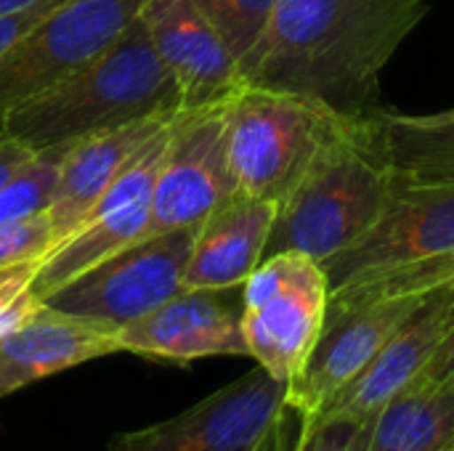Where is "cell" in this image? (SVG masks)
Returning a JSON list of instances; mask_svg holds the SVG:
<instances>
[{"label": "cell", "mask_w": 454, "mask_h": 451, "mask_svg": "<svg viewBox=\"0 0 454 451\" xmlns=\"http://www.w3.org/2000/svg\"><path fill=\"white\" fill-rule=\"evenodd\" d=\"M428 11L431 0H277L258 45L239 64L242 82L364 117L378 109L383 66Z\"/></svg>", "instance_id": "6da1fadb"}, {"label": "cell", "mask_w": 454, "mask_h": 451, "mask_svg": "<svg viewBox=\"0 0 454 451\" xmlns=\"http://www.w3.org/2000/svg\"><path fill=\"white\" fill-rule=\"evenodd\" d=\"M181 109L178 85L162 66L144 21L136 16L85 66L16 109L5 120L3 136L40 152Z\"/></svg>", "instance_id": "7a4b0ae2"}, {"label": "cell", "mask_w": 454, "mask_h": 451, "mask_svg": "<svg viewBox=\"0 0 454 451\" xmlns=\"http://www.w3.org/2000/svg\"><path fill=\"white\" fill-rule=\"evenodd\" d=\"M396 181L399 175L380 149L372 112L351 117L279 202L266 258L303 253L325 266L375 226Z\"/></svg>", "instance_id": "3957f363"}, {"label": "cell", "mask_w": 454, "mask_h": 451, "mask_svg": "<svg viewBox=\"0 0 454 451\" xmlns=\"http://www.w3.org/2000/svg\"><path fill=\"white\" fill-rule=\"evenodd\" d=\"M348 122L351 114L317 98L242 85L226 101V149L237 189L279 205Z\"/></svg>", "instance_id": "277c9868"}, {"label": "cell", "mask_w": 454, "mask_h": 451, "mask_svg": "<svg viewBox=\"0 0 454 451\" xmlns=\"http://www.w3.org/2000/svg\"><path fill=\"white\" fill-rule=\"evenodd\" d=\"M295 433L287 383L255 364L181 415L117 436L109 451H285Z\"/></svg>", "instance_id": "5b68a950"}, {"label": "cell", "mask_w": 454, "mask_h": 451, "mask_svg": "<svg viewBox=\"0 0 454 451\" xmlns=\"http://www.w3.org/2000/svg\"><path fill=\"white\" fill-rule=\"evenodd\" d=\"M330 306V282L314 258L277 253L242 284L247 356L271 377L290 383L314 351Z\"/></svg>", "instance_id": "8992f818"}, {"label": "cell", "mask_w": 454, "mask_h": 451, "mask_svg": "<svg viewBox=\"0 0 454 451\" xmlns=\"http://www.w3.org/2000/svg\"><path fill=\"white\" fill-rule=\"evenodd\" d=\"M144 0H59L0 53V136L5 120L98 56Z\"/></svg>", "instance_id": "52a82bcc"}, {"label": "cell", "mask_w": 454, "mask_h": 451, "mask_svg": "<svg viewBox=\"0 0 454 451\" xmlns=\"http://www.w3.org/2000/svg\"><path fill=\"white\" fill-rule=\"evenodd\" d=\"M194 234L197 226H184L144 237L51 292L45 303L120 330L184 290Z\"/></svg>", "instance_id": "ba28073f"}, {"label": "cell", "mask_w": 454, "mask_h": 451, "mask_svg": "<svg viewBox=\"0 0 454 451\" xmlns=\"http://www.w3.org/2000/svg\"><path fill=\"white\" fill-rule=\"evenodd\" d=\"M176 120L165 125L130 159V165L112 181V186L85 215V221L37 263L29 290L40 300H45L51 292H56L82 271L93 268L96 263L146 237L152 215V191Z\"/></svg>", "instance_id": "9c48e42d"}, {"label": "cell", "mask_w": 454, "mask_h": 451, "mask_svg": "<svg viewBox=\"0 0 454 451\" xmlns=\"http://www.w3.org/2000/svg\"><path fill=\"white\" fill-rule=\"evenodd\" d=\"M450 250H454V178L420 181L399 175L375 226L322 268L333 292Z\"/></svg>", "instance_id": "30bf717a"}, {"label": "cell", "mask_w": 454, "mask_h": 451, "mask_svg": "<svg viewBox=\"0 0 454 451\" xmlns=\"http://www.w3.org/2000/svg\"><path fill=\"white\" fill-rule=\"evenodd\" d=\"M226 101L178 112L154 181L146 237L200 226L237 191L226 149Z\"/></svg>", "instance_id": "8fae6325"}, {"label": "cell", "mask_w": 454, "mask_h": 451, "mask_svg": "<svg viewBox=\"0 0 454 451\" xmlns=\"http://www.w3.org/2000/svg\"><path fill=\"white\" fill-rule=\"evenodd\" d=\"M426 298H380L327 311L314 351L303 369L287 383V407L293 415L303 420L325 409L380 354Z\"/></svg>", "instance_id": "7c38bea8"}, {"label": "cell", "mask_w": 454, "mask_h": 451, "mask_svg": "<svg viewBox=\"0 0 454 451\" xmlns=\"http://www.w3.org/2000/svg\"><path fill=\"white\" fill-rule=\"evenodd\" d=\"M181 290L146 316L117 330L120 354L192 364L215 356H247L242 290Z\"/></svg>", "instance_id": "4fadbf2b"}, {"label": "cell", "mask_w": 454, "mask_h": 451, "mask_svg": "<svg viewBox=\"0 0 454 451\" xmlns=\"http://www.w3.org/2000/svg\"><path fill=\"white\" fill-rule=\"evenodd\" d=\"M138 19L178 85L184 109L226 101L245 85L237 58L192 0H144Z\"/></svg>", "instance_id": "5bb4252c"}, {"label": "cell", "mask_w": 454, "mask_h": 451, "mask_svg": "<svg viewBox=\"0 0 454 451\" xmlns=\"http://www.w3.org/2000/svg\"><path fill=\"white\" fill-rule=\"evenodd\" d=\"M454 332V290L434 292L380 348V354L317 415L372 420L399 391L415 383Z\"/></svg>", "instance_id": "9a60e30c"}, {"label": "cell", "mask_w": 454, "mask_h": 451, "mask_svg": "<svg viewBox=\"0 0 454 451\" xmlns=\"http://www.w3.org/2000/svg\"><path fill=\"white\" fill-rule=\"evenodd\" d=\"M120 354L117 330L51 308L45 300L0 338V399L64 369Z\"/></svg>", "instance_id": "2e32d148"}, {"label": "cell", "mask_w": 454, "mask_h": 451, "mask_svg": "<svg viewBox=\"0 0 454 451\" xmlns=\"http://www.w3.org/2000/svg\"><path fill=\"white\" fill-rule=\"evenodd\" d=\"M277 202L245 191L226 197L194 234L184 274L186 290H239L266 258Z\"/></svg>", "instance_id": "e0dca14e"}, {"label": "cell", "mask_w": 454, "mask_h": 451, "mask_svg": "<svg viewBox=\"0 0 454 451\" xmlns=\"http://www.w3.org/2000/svg\"><path fill=\"white\" fill-rule=\"evenodd\" d=\"M176 114L178 112L144 117L112 130L85 136L72 144L59 173L53 202L45 210L53 226L56 245L64 242L85 221V215L112 186V181L165 125L176 120Z\"/></svg>", "instance_id": "ac0fdd59"}, {"label": "cell", "mask_w": 454, "mask_h": 451, "mask_svg": "<svg viewBox=\"0 0 454 451\" xmlns=\"http://www.w3.org/2000/svg\"><path fill=\"white\" fill-rule=\"evenodd\" d=\"M454 449V380L420 375L375 417L367 451Z\"/></svg>", "instance_id": "d6986e66"}, {"label": "cell", "mask_w": 454, "mask_h": 451, "mask_svg": "<svg viewBox=\"0 0 454 451\" xmlns=\"http://www.w3.org/2000/svg\"><path fill=\"white\" fill-rule=\"evenodd\" d=\"M372 125L388 165L402 178H454V109L431 114L375 109Z\"/></svg>", "instance_id": "ffe728a7"}, {"label": "cell", "mask_w": 454, "mask_h": 451, "mask_svg": "<svg viewBox=\"0 0 454 451\" xmlns=\"http://www.w3.org/2000/svg\"><path fill=\"white\" fill-rule=\"evenodd\" d=\"M450 290H454V250L378 274L372 279L338 287L330 292L327 311H340V308L367 303V300H380V298H404V295L426 298V295L450 292Z\"/></svg>", "instance_id": "44dd1931"}, {"label": "cell", "mask_w": 454, "mask_h": 451, "mask_svg": "<svg viewBox=\"0 0 454 451\" xmlns=\"http://www.w3.org/2000/svg\"><path fill=\"white\" fill-rule=\"evenodd\" d=\"M221 35L237 64L258 45L277 0H192Z\"/></svg>", "instance_id": "7402d4cb"}, {"label": "cell", "mask_w": 454, "mask_h": 451, "mask_svg": "<svg viewBox=\"0 0 454 451\" xmlns=\"http://www.w3.org/2000/svg\"><path fill=\"white\" fill-rule=\"evenodd\" d=\"M372 420L356 417H314L298 420L293 451H367Z\"/></svg>", "instance_id": "603a6c76"}, {"label": "cell", "mask_w": 454, "mask_h": 451, "mask_svg": "<svg viewBox=\"0 0 454 451\" xmlns=\"http://www.w3.org/2000/svg\"><path fill=\"white\" fill-rule=\"evenodd\" d=\"M56 247L48 213L0 226V271L21 263H40Z\"/></svg>", "instance_id": "cb8c5ba5"}, {"label": "cell", "mask_w": 454, "mask_h": 451, "mask_svg": "<svg viewBox=\"0 0 454 451\" xmlns=\"http://www.w3.org/2000/svg\"><path fill=\"white\" fill-rule=\"evenodd\" d=\"M59 0H43L40 5L29 8V11H21L16 16H8V19H0V53H5L29 27H35Z\"/></svg>", "instance_id": "d4e9b609"}, {"label": "cell", "mask_w": 454, "mask_h": 451, "mask_svg": "<svg viewBox=\"0 0 454 451\" xmlns=\"http://www.w3.org/2000/svg\"><path fill=\"white\" fill-rule=\"evenodd\" d=\"M32 154H35V149L27 146L24 141L11 138V136H0V189L24 162L32 159Z\"/></svg>", "instance_id": "484cf974"}, {"label": "cell", "mask_w": 454, "mask_h": 451, "mask_svg": "<svg viewBox=\"0 0 454 451\" xmlns=\"http://www.w3.org/2000/svg\"><path fill=\"white\" fill-rule=\"evenodd\" d=\"M423 375H428V377H452L454 380V332L447 338V343L442 346V351L434 356L431 367Z\"/></svg>", "instance_id": "4316f807"}, {"label": "cell", "mask_w": 454, "mask_h": 451, "mask_svg": "<svg viewBox=\"0 0 454 451\" xmlns=\"http://www.w3.org/2000/svg\"><path fill=\"white\" fill-rule=\"evenodd\" d=\"M43 0H0V19H8V16H16L21 11H29L35 5H40Z\"/></svg>", "instance_id": "83f0119b"}, {"label": "cell", "mask_w": 454, "mask_h": 451, "mask_svg": "<svg viewBox=\"0 0 454 451\" xmlns=\"http://www.w3.org/2000/svg\"><path fill=\"white\" fill-rule=\"evenodd\" d=\"M21 266H24V263H21ZM16 268H19V266H13V268H3V271H0V284H3V282H5V279H8V276L16 271Z\"/></svg>", "instance_id": "f1b7e54d"}, {"label": "cell", "mask_w": 454, "mask_h": 451, "mask_svg": "<svg viewBox=\"0 0 454 451\" xmlns=\"http://www.w3.org/2000/svg\"><path fill=\"white\" fill-rule=\"evenodd\" d=\"M293 441H295V439H293ZM290 447H293V444H290ZM290 447H287V449H285V451H290Z\"/></svg>", "instance_id": "f546056e"}, {"label": "cell", "mask_w": 454, "mask_h": 451, "mask_svg": "<svg viewBox=\"0 0 454 451\" xmlns=\"http://www.w3.org/2000/svg\"><path fill=\"white\" fill-rule=\"evenodd\" d=\"M295 436H298V433H295ZM293 449H295V444H293ZM293 449H290V451H293Z\"/></svg>", "instance_id": "4dcf8cb0"}, {"label": "cell", "mask_w": 454, "mask_h": 451, "mask_svg": "<svg viewBox=\"0 0 454 451\" xmlns=\"http://www.w3.org/2000/svg\"><path fill=\"white\" fill-rule=\"evenodd\" d=\"M293 444H295V441H293ZM290 449H293V447H290Z\"/></svg>", "instance_id": "1f68e13d"}, {"label": "cell", "mask_w": 454, "mask_h": 451, "mask_svg": "<svg viewBox=\"0 0 454 451\" xmlns=\"http://www.w3.org/2000/svg\"><path fill=\"white\" fill-rule=\"evenodd\" d=\"M447 451H454V449H447Z\"/></svg>", "instance_id": "d6a6232c"}]
</instances>
